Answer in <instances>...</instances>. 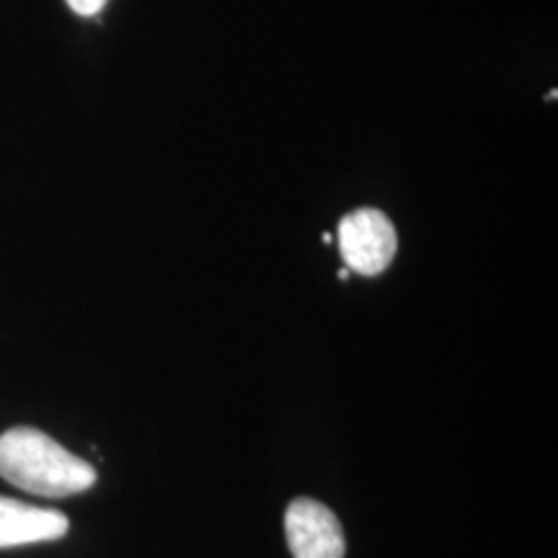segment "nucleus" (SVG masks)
Wrapping results in <instances>:
<instances>
[{
  "instance_id": "6",
  "label": "nucleus",
  "mask_w": 558,
  "mask_h": 558,
  "mask_svg": "<svg viewBox=\"0 0 558 558\" xmlns=\"http://www.w3.org/2000/svg\"><path fill=\"white\" fill-rule=\"evenodd\" d=\"M349 275H352V271H349V269H341V271H339V279H349Z\"/></svg>"
},
{
  "instance_id": "1",
  "label": "nucleus",
  "mask_w": 558,
  "mask_h": 558,
  "mask_svg": "<svg viewBox=\"0 0 558 558\" xmlns=\"http://www.w3.org/2000/svg\"><path fill=\"white\" fill-rule=\"evenodd\" d=\"M0 478L21 492L62 499L94 486L96 471L45 432L16 427L0 435Z\"/></svg>"
},
{
  "instance_id": "4",
  "label": "nucleus",
  "mask_w": 558,
  "mask_h": 558,
  "mask_svg": "<svg viewBox=\"0 0 558 558\" xmlns=\"http://www.w3.org/2000/svg\"><path fill=\"white\" fill-rule=\"evenodd\" d=\"M68 518L58 509H41L19 499L0 497V548L58 541L68 533Z\"/></svg>"
},
{
  "instance_id": "5",
  "label": "nucleus",
  "mask_w": 558,
  "mask_h": 558,
  "mask_svg": "<svg viewBox=\"0 0 558 558\" xmlns=\"http://www.w3.org/2000/svg\"><path fill=\"white\" fill-rule=\"evenodd\" d=\"M68 5L78 13V16H96V13L107 5V0H68Z\"/></svg>"
},
{
  "instance_id": "3",
  "label": "nucleus",
  "mask_w": 558,
  "mask_h": 558,
  "mask_svg": "<svg viewBox=\"0 0 558 558\" xmlns=\"http://www.w3.org/2000/svg\"><path fill=\"white\" fill-rule=\"evenodd\" d=\"M288 543L295 558H344V530L329 507L295 499L284 518Z\"/></svg>"
},
{
  "instance_id": "2",
  "label": "nucleus",
  "mask_w": 558,
  "mask_h": 558,
  "mask_svg": "<svg viewBox=\"0 0 558 558\" xmlns=\"http://www.w3.org/2000/svg\"><path fill=\"white\" fill-rule=\"evenodd\" d=\"M399 239L393 222L375 207H360L339 222V251L349 271L375 277L393 262Z\"/></svg>"
}]
</instances>
